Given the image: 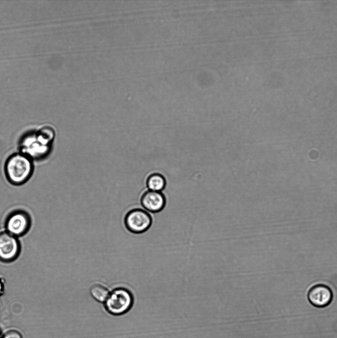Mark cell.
<instances>
[{"label":"cell","mask_w":337,"mask_h":338,"mask_svg":"<svg viewBox=\"0 0 337 338\" xmlns=\"http://www.w3.org/2000/svg\"><path fill=\"white\" fill-rule=\"evenodd\" d=\"M110 292L106 287L100 284L92 285L89 289V293L91 297L96 301L100 303L105 302Z\"/></svg>","instance_id":"10"},{"label":"cell","mask_w":337,"mask_h":338,"mask_svg":"<svg viewBox=\"0 0 337 338\" xmlns=\"http://www.w3.org/2000/svg\"><path fill=\"white\" fill-rule=\"evenodd\" d=\"M124 222L126 228L129 232L134 234H141L149 229L152 219L146 211L136 208L127 212Z\"/></svg>","instance_id":"4"},{"label":"cell","mask_w":337,"mask_h":338,"mask_svg":"<svg viewBox=\"0 0 337 338\" xmlns=\"http://www.w3.org/2000/svg\"><path fill=\"white\" fill-rule=\"evenodd\" d=\"M3 285L2 281L0 279V296L3 293Z\"/></svg>","instance_id":"12"},{"label":"cell","mask_w":337,"mask_h":338,"mask_svg":"<svg viewBox=\"0 0 337 338\" xmlns=\"http://www.w3.org/2000/svg\"></svg>","instance_id":"14"},{"label":"cell","mask_w":337,"mask_h":338,"mask_svg":"<svg viewBox=\"0 0 337 338\" xmlns=\"http://www.w3.org/2000/svg\"><path fill=\"white\" fill-rule=\"evenodd\" d=\"M31 224L29 215L23 211L18 210L9 215L5 226L7 233L17 238L25 235L29 230Z\"/></svg>","instance_id":"5"},{"label":"cell","mask_w":337,"mask_h":338,"mask_svg":"<svg viewBox=\"0 0 337 338\" xmlns=\"http://www.w3.org/2000/svg\"><path fill=\"white\" fill-rule=\"evenodd\" d=\"M50 142L37 132L28 136L22 143V153L30 158H39L45 155L49 150Z\"/></svg>","instance_id":"3"},{"label":"cell","mask_w":337,"mask_h":338,"mask_svg":"<svg viewBox=\"0 0 337 338\" xmlns=\"http://www.w3.org/2000/svg\"><path fill=\"white\" fill-rule=\"evenodd\" d=\"M1 338H23L21 333L15 329L7 330Z\"/></svg>","instance_id":"11"},{"label":"cell","mask_w":337,"mask_h":338,"mask_svg":"<svg viewBox=\"0 0 337 338\" xmlns=\"http://www.w3.org/2000/svg\"><path fill=\"white\" fill-rule=\"evenodd\" d=\"M33 169L31 158L22 153L11 155L7 160L5 165L8 180L15 185L26 182L31 177Z\"/></svg>","instance_id":"1"},{"label":"cell","mask_w":337,"mask_h":338,"mask_svg":"<svg viewBox=\"0 0 337 338\" xmlns=\"http://www.w3.org/2000/svg\"></svg>","instance_id":"13"},{"label":"cell","mask_w":337,"mask_h":338,"mask_svg":"<svg viewBox=\"0 0 337 338\" xmlns=\"http://www.w3.org/2000/svg\"><path fill=\"white\" fill-rule=\"evenodd\" d=\"M21 250L20 242L17 237L7 232L0 233V261L10 262L19 255Z\"/></svg>","instance_id":"6"},{"label":"cell","mask_w":337,"mask_h":338,"mask_svg":"<svg viewBox=\"0 0 337 338\" xmlns=\"http://www.w3.org/2000/svg\"><path fill=\"white\" fill-rule=\"evenodd\" d=\"M141 203L146 210L153 212L161 211L166 205V198L161 192L147 191L142 195Z\"/></svg>","instance_id":"8"},{"label":"cell","mask_w":337,"mask_h":338,"mask_svg":"<svg viewBox=\"0 0 337 338\" xmlns=\"http://www.w3.org/2000/svg\"><path fill=\"white\" fill-rule=\"evenodd\" d=\"M307 297L314 306L322 308L329 305L332 301L333 293L332 290L324 284L313 286L309 290Z\"/></svg>","instance_id":"7"},{"label":"cell","mask_w":337,"mask_h":338,"mask_svg":"<svg viewBox=\"0 0 337 338\" xmlns=\"http://www.w3.org/2000/svg\"><path fill=\"white\" fill-rule=\"evenodd\" d=\"M133 296L128 289L119 287L113 290L104 303L107 312L114 316L127 313L133 304Z\"/></svg>","instance_id":"2"},{"label":"cell","mask_w":337,"mask_h":338,"mask_svg":"<svg viewBox=\"0 0 337 338\" xmlns=\"http://www.w3.org/2000/svg\"><path fill=\"white\" fill-rule=\"evenodd\" d=\"M166 180L160 174L154 173L147 178L146 185L149 191L161 192L166 186Z\"/></svg>","instance_id":"9"}]
</instances>
